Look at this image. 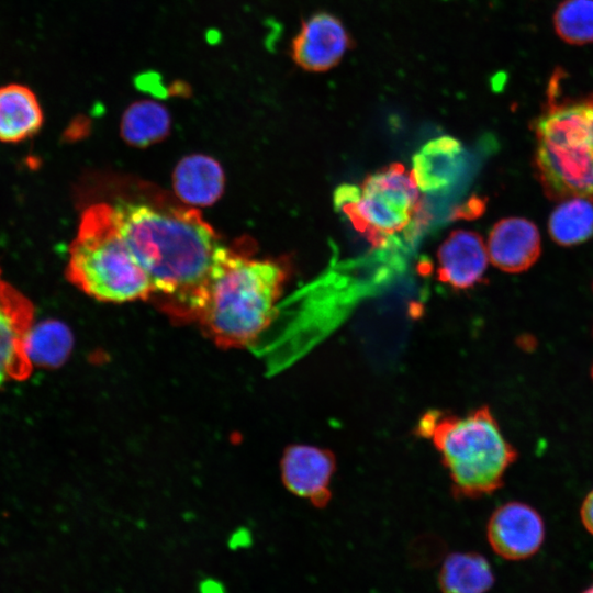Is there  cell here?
<instances>
[{"label": "cell", "instance_id": "obj_7", "mask_svg": "<svg viewBox=\"0 0 593 593\" xmlns=\"http://www.w3.org/2000/svg\"><path fill=\"white\" fill-rule=\"evenodd\" d=\"M354 41L344 22L327 11L304 19L291 41L290 56L304 71L326 72L337 67Z\"/></svg>", "mask_w": 593, "mask_h": 593}, {"label": "cell", "instance_id": "obj_16", "mask_svg": "<svg viewBox=\"0 0 593 593\" xmlns=\"http://www.w3.org/2000/svg\"><path fill=\"white\" fill-rule=\"evenodd\" d=\"M171 130L168 109L154 100L131 103L121 118L120 134L132 147L145 148L164 141Z\"/></svg>", "mask_w": 593, "mask_h": 593}, {"label": "cell", "instance_id": "obj_9", "mask_svg": "<svg viewBox=\"0 0 593 593\" xmlns=\"http://www.w3.org/2000/svg\"><path fill=\"white\" fill-rule=\"evenodd\" d=\"M335 470V455L327 448L309 444L287 447L280 462L287 490L317 508L325 507L332 499Z\"/></svg>", "mask_w": 593, "mask_h": 593}, {"label": "cell", "instance_id": "obj_10", "mask_svg": "<svg viewBox=\"0 0 593 593\" xmlns=\"http://www.w3.org/2000/svg\"><path fill=\"white\" fill-rule=\"evenodd\" d=\"M492 550L506 560L534 556L545 539V523L530 505L511 501L496 507L486 525Z\"/></svg>", "mask_w": 593, "mask_h": 593}, {"label": "cell", "instance_id": "obj_24", "mask_svg": "<svg viewBox=\"0 0 593 593\" xmlns=\"http://www.w3.org/2000/svg\"><path fill=\"white\" fill-rule=\"evenodd\" d=\"M583 593H593V585L586 589Z\"/></svg>", "mask_w": 593, "mask_h": 593}, {"label": "cell", "instance_id": "obj_6", "mask_svg": "<svg viewBox=\"0 0 593 593\" xmlns=\"http://www.w3.org/2000/svg\"><path fill=\"white\" fill-rule=\"evenodd\" d=\"M335 204L372 246H382L416 216L419 188L412 171L394 163L368 176L359 187L340 186Z\"/></svg>", "mask_w": 593, "mask_h": 593}, {"label": "cell", "instance_id": "obj_1", "mask_svg": "<svg viewBox=\"0 0 593 593\" xmlns=\"http://www.w3.org/2000/svg\"><path fill=\"white\" fill-rule=\"evenodd\" d=\"M115 210L123 237L147 275L152 298L169 314L195 318L224 244L192 206L161 199H119Z\"/></svg>", "mask_w": 593, "mask_h": 593}, {"label": "cell", "instance_id": "obj_4", "mask_svg": "<svg viewBox=\"0 0 593 593\" xmlns=\"http://www.w3.org/2000/svg\"><path fill=\"white\" fill-rule=\"evenodd\" d=\"M548 101L533 122L535 172L546 195L593 201V96Z\"/></svg>", "mask_w": 593, "mask_h": 593}, {"label": "cell", "instance_id": "obj_15", "mask_svg": "<svg viewBox=\"0 0 593 593\" xmlns=\"http://www.w3.org/2000/svg\"><path fill=\"white\" fill-rule=\"evenodd\" d=\"M462 147L451 136H440L426 143L413 157L411 169L422 191H435L452 183L461 167Z\"/></svg>", "mask_w": 593, "mask_h": 593}, {"label": "cell", "instance_id": "obj_12", "mask_svg": "<svg viewBox=\"0 0 593 593\" xmlns=\"http://www.w3.org/2000/svg\"><path fill=\"white\" fill-rule=\"evenodd\" d=\"M437 258L439 280L456 290H465L481 281L489 254L479 234L457 230L440 245Z\"/></svg>", "mask_w": 593, "mask_h": 593}, {"label": "cell", "instance_id": "obj_8", "mask_svg": "<svg viewBox=\"0 0 593 593\" xmlns=\"http://www.w3.org/2000/svg\"><path fill=\"white\" fill-rule=\"evenodd\" d=\"M33 320L32 302L2 279L0 269V387L31 376L33 365L26 351V338Z\"/></svg>", "mask_w": 593, "mask_h": 593}, {"label": "cell", "instance_id": "obj_22", "mask_svg": "<svg viewBox=\"0 0 593 593\" xmlns=\"http://www.w3.org/2000/svg\"><path fill=\"white\" fill-rule=\"evenodd\" d=\"M580 518L584 528L593 536V490L586 494L581 504Z\"/></svg>", "mask_w": 593, "mask_h": 593}, {"label": "cell", "instance_id": "obj_18", "mask_svg": "<svg viewBox=\"0 0 593 593\" xmlns=\"http://www.w3.org/2000/svg\"><path fill=\"white\" fill-rule=\"evenodd\" d=\"M72 347L74 336L70 328L54 318L33 324L26 338V351L32 365L45 369L61 366Z\"/></svg>", "mask_w": 593, "mask_h": 593}, {"label": "cell", "instance_id": "obj_20", "mask_svg": "<svg viewBox=\"0 0 593 593\" xmlns=\"http://www.w3.org/2000/svg\"><path fill=\"white\" fill-rule=\"evenodd\" d=\"M552 25L557 36L573 46L593 43V0H563L556 8Z\"/></svg>", "mask_w": 593, "mask_h": 593}, {"label": "cell", "instance_id": "obj_25", "mask_svg": "<svg viewBox=\"0 0 593 593\" xmlns=\"http://www.w3.org/2000/svg\"><path fill=\"white\" fill-rule=\"evenodd\" d=\"M591 376H592V379H593V365H592V368H591Z\"/></svg>", "mask_w": 593, "mask_h": 593}, {"label": "cell", "instance_id": "obj_13", "mask_svg": "<svg viewBox=\"0 0 593 593\" xmlns=\"http://www.w3.org/2000/svg\"><path fill=\"white\" fill-rule=\"evenodd\" d=\"M224 187L222 166L208 155H188L178 161L172 172L174 192L192 208L214 204L222 197Z\"/></svg>", "mask_w": 593, "mask_h": 593}, {"label": "cell", "instance_id": "obj_3", "mask_svg": "<svg viewBox=\"0 0 593 593\" xmlns=\"http://www.w3.org/2000/svg\"><path fill=\"white\" fill-rule=\"evenodd\" d=\"M413 432L436 448L451 491L459 499H478L497 491L518 457L489 405L465 414L427 410Z\"/></svg>", "mask_w": 593, "mask_h": 593}, {"label": "cell", "instance_id": "obj_14", "mask_svg": "<svg viewBox=\"0 0 593 593\" xmlns=\"http://www.w3.org/2000/svg\"><path fill=\"white\" fill-rule=\"evenodd\" d=\"M44 114L35 93L26 86L0 87V142L20 143L38 133Z\"/></svg>", "mask_w": 593, "mask_h": 593}, {"label": "cell", "instance_id": "obj_19", "mask_svg": "<svg viewBox=\"0 0 593 593\" xmlns=\"http://www.w3.org/2000/svg\"><path fill=\"white\" fill-rule=\"evenodd\" d=\"M548 233L560 246H574L593 237V201L570 198L560 201L548 220Z\"/></svg>", "mask_w": 593, "mask_h": 593}, {"label": "cell", "instance_id": "obj_5", "mask_svg": "<svg viewBox=\"0 0 593 593\" xmlns=\"http://www.w3.org/2000/svg\"><path fill=\"white\" fill-rule=\"evenodd\" d=\"M66 278L89 296L123 303L152 298L150 281L134 258L113 204L97 202L81 213L69 247Z\"/></svg>", "mask_w": 593, "mask_h": 593}, {"label": "cell", "instance_id": "obj_21", "mask_svg": "<svg viewBox=\"0 0 593 593\" xmlns=\"http://www.w3.org/2000/svg\"><path fill=\"white\" fill-rule=\"evenodd\" d=\"M136 85L139 88H143L146 91H153L154 93L163 94L165 91L160 76L153 71L141 74L136 79Z\"/></svg>", "mask_w": 593, "mask_h": 593}, {"label": "cell", "instance_id": "obj_2", "mask_svg": "<svg viewBox=\"0 0 593 593\" xmlns=\"http://www.w3.org/2000/svg\"><path fill=\"white\" fill-rule=\"evenodd\" d=\"M287 277L284 262L255 258L250 245H223L195 320L222 345H250L276 317Z\"/></svg>", "mask_w": 593, "mask_h": 593}, {"label": "cell", "instance_id": "obj_11", "mask_svg": "<svg viewBox=\"0 0 593 593\" xmlns=\"http://www.w3.org/2000/svg\"><path fill=\"white\" fill-rule=\"evenodd\" d=\"M488 254L502 271L517 273L529 269L541 253L537 226L525 217H505L496 222L489 234Z\"/></svg>", "mask_w": 593, "mask_h": 593}, {"label": "cell", "instance_id": "obj_17", "mask_svg": "<svg viewBox=\"0 0 593 593\" xmlns=\"http://www.w3.org/2000/svg\"><path fill=\"white\" fill-rule=\"evenodd\" d=\"M494 583L489 561L477 552L448 555L438 572L441 593H486Z\"/></svg>", "mask_w": 593, "mask_h": 593}, {"label": "cell", "instance_id": "obj_23", "mask_svg": "<svg viewBox=\"0 0 593 593\" xmlns=\"http://www.w3.org/2000/svg\"><path fill=\"white\" fill-rule=\"evenodd\" d=\"M169 88L170 93L175 96H188L190 91L189 85L182 80L174 81Z\"/></svg>", "mask_w": 593, "mask_h": 593}]
</instances>
